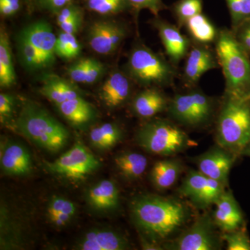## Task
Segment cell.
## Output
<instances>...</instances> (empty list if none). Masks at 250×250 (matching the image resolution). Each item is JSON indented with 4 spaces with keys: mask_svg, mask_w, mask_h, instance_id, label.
<instances>
[{
    "mask_svg": "<svg viewBox=\"0 0 250 250\" xmlns=\"http://www.w3.org/2000/svg\"><path fill=\"white\" fill-rule=\"evenodd\" d=\"M213 109L212 99L198 90L174 95L167 106L171 118L180 124L191 126H199L209 121Z\"/></svg>",
    "mask_w": 250,
    "mask_h": 250,
    "instance_id": "7",
    "label": "cell"
},
{
    "mask_svg": "<svg viewBox=\"0 0 250 250\" xmlns=\"http://www.w3.org/2000/svg\"><path fill=\"white\" fill-rule=\"evenodd\" d=\"M14 107V98L7 93L0 94V118L1 123L9 119Z\"/></svg>",
    "mask_w": 250,
    "mask_h": 250,
    "instance_id": "41",
    "label": "cell"
},
{
    "mask_svg": "<svg viewBox=\"0 0 250 250\" xmlns=\"http://www.w3.org/2000/svg\"><path fill=\"white\" fill-rule=\"evenodd\" d=\"M223 240L227 243L228 250H250V240L243 231H234L226 232Z\"/></svg>",
    "mask_w": 250,
    "mask_h": 250,
    "instance_id": "34",
    "label": "cell"
},
{
    "mask_svg": "<svg viewBox=\"0 0 250 250\" xmlns=\"http://www.w3.org/2000/svg\"><path fill=\"white\" fill-rule=\"evenodd\" d=\"M83 9L80 5L76 4L75 1L70 3L65 7L62 8V10L59 11L56 16H57V24L60 25L62 23L66 22L70 18L76 16L80 13L83 12Z\"/></svg>",
    "mask_w": 250,
    "mask_h": 250,
    "instance_id": "40",
    "label": "cell"
},
{
    "mask_svg": "<svg viewBox=\"0 0 250 250\" xmlns=\"http://www.w3.org/2000/svg\"><path fill=\"white\" fill-rule=\"evenodd\" d=\"M122 139L121 129L113 123H107L95 126L90 130L89 139L94 147L100 150H107Z\"/></svg>",
    "mask_w": 250,
    "mask_h": 250,
    "instance_id": "27",
    "label": "cell"
},
{
    "mask_svg": "<svg viewBox=\"0 0 250 250\" xmlns=\"http://www.w3.org/2000/svg\"><path fill=\"white\" fill-rule=\"evenodd\" d=\"M0 166L4 174L17 177L30 174L34 167L27 148L15 141L1 143Z\"/></svg>",
    "mask_w": 250,
    "mask_h": 250,
    "instance_id": "13",
    "label": "cell"
},
{
    "mask_svg": "<svg viewBox=\"0 0 250 250\" xmlns=\"http://www.w3.org/2000/svg\"><path fill=\"white\" fill-rule=\"evenodd\" d=\"M208 179L209 178L199 170L190 171L184 179L183 183L179 188V192L199 207L207 188Z\"/></svg>",
    "mask_w": 250,
    "mask_h": 250,
    "instance_id": "28",
    "label": "cell"
},
{
    "mask_svg": "<svg viewBox=\"0 0 250 250\" xmlns=\"http://www.w3.org/2000/svg\"><path fill=\"white\" fill-rule=\"evenodd\" d=\"M16 82L13 62L12 50L7 33L1 28L0 31V85L9 88Z\"/></svg>",
    "mask_w": 250,
    "mask_h": 250,
    "instance_id": "24",
    "label": "cell"
},
{
    "mask_svg": "<svg viewBox=\"0 0 250 250\" xmlns=\"http://www.w3.org/2000/svg\"><path fill=\"white\" fill-rule=\"evenodd\" d=\"M215 223L208 216L197 219L166 249L174 250H215L220 248V241L214 230Z\"/></svg>",
    "mask_w": 250,
    "mask_h": 250,
    "instance_id": "9",
    "label": "cell"
},
{
    "mask_svg": "<svg viewBox=\"0 0 250 250\" xmlns=\"http://www.w3.org/2000/svg\"><path fill=\"white\" fill-rule=\"evenodd\" d=\"M15 126L21 134L49 152L62 150L70 137L68 131L60 122L31 101L23 104Z\"/></svg>",
    "mask_w": 250,
    "mask_h": 250,
    "instance_id": "2",
    "label": "cell"
},
{
    "mask_svg": "<svg viewBox=\"0 0 250 250\" xmlns=\"http://www.w3.org/2000/svg\"><path fill=\"white\" fill-rule=\"evenodd\" d=\"M28 3V4H31L32 1H34V0H25Z\"/></svg>",
    "mask_w": 250,
    "mask_h": 250,
    "instance_id": "46",
    "label": "cell"
},
{
    "mask_svg": "<svg viewBox=\"0 0 250 250\" xmlns=\"http://www.w3.org/2000/svg\"><path fill=\"white\" fill-rule=\"evenodd\" d=\"M174 66L161 54L139 44L130 52L126 74L143 86H167L173 83L177 75Z\"/></svg>",
    "mask_w": 250,
    "mask_h": 250,
    "instance_id": "5",
    "label": "cell"
},
{
    "mask_svg": "<svg viewBox=\"0 0 250 250\" xmlns=\"http://www.w3.org/2000/svg\"><path fill=\"white\" fill-rule=\"evenodd\" d=\"M131 79L121 71H114L106 79L100 90V98L109 108H116L129 98L131 90Z\"/></svg>",
    "mask_w": 250,
    "mask_h": 250,
    "instance_id": "19",
    "label": "cell"
},
{
    "mask_svg": "<svg viewBox=\"0 0 250 250\" xmlns=\"http://www.w3.org/2000/svg\"><path fill=\"white\" fill-rule=\"evenodd\" d=\"M131 218L143 237L156 243L182 228L188 212L182 202L155 195L135 197L130 206Z\"/></svg>",
    "mask_w": 250,
    "mask_h": 250,
    "instance_id": "1",
    "label": "cell"
},
{
    "mask_svg": "<svg viewBox=\"0 0 250 250\" xmlns=\"http://www.w3.org/2000/svg\"><path fill=\"white\" fill-rule=\"evenodd\" d=\"M213 222L224 231L238 229L243 222V213L232 192L225 191L215 203Z\"/></svg>",
    "mask_w": 250,
    "mask_h": 250,
    "instance_id": "17",
    "label": "cell"
},
{
    "mask_svg": "<svg viewBox=\"0 0 250 250\" xmlns=\"http://www.w3.org/2000/svg\"><path fill=\"white\" fill-rule=\"evenodd\" d=\"M22 6V0H0V14L3 17H12L19 12Z\"/></svg>",
    "mask_w": 250,
    "mask_h": 250,
    "instance_id": "42",
    "label": "cell"
},
{
    "mask_svg": "<svg viewBox=\"0 0 250 250\" xmlns=\"http://www.w3.org/2000/svg\"><path fill=\"white\" fill-rule=\"evenodd\" d=\"M63 211H77L76 206L73 202L64 197H52L47 205V218H51Z\"/></svg>",
    "mask_w": 250,
    "mask_h": 250,
    "instance_id": "37",
    "label": "cell"
},
{
    "mask_svg": "<svg viewBox=\"0 0 250 250\" xmlns=\"http://www.w3.org/2000/svg\"><path fill=\"white\" fill-rule=\"evenodd\" d=\"M17 46L20 61L23 66L30 70L44 69L42 59L37 49L21 32L18 35Z\"/></svg>",
    "mask_w": 250,
    "mask_h": 250,
    "instance_id": "29",
    "label": "cell"
},
{
    "mask_svg": "<svg viewBox=\"0 0 250 250\" xmlns=\"http://www.w3.org/2000/svg\"><path fill=\"white\" fill-rule=\"evenodd\" d=\"M115 164L121 174L129 179H136L144 174L147 168V158L137 152H125L114 159Z\"/></svg>",
    "mask_w": 250,
    "mask_h": 250,
    "instance_id": "26",
    "label": "cell"
},
{
    "mask_svg": "<svg viewBox=\"0 0 250 250\" xmlns=\"http://www.w3.org/2000/svg\"><path fill=\"white\" fill-rule=\"evenodd\" d=\"M83 21V11L77 14L66 22L62 23L59 25L62 31L67 33V34H75L78 32L80 28L82 27Z\"/></svg>",
    "mask_w": 250,
    "mask_h": 250,
    "instance_id": "43",
    "label": "cell"
},
{
    "mask_svg": "<svg viewBox=\"0 0 250 250\" xmlns=\"http://www.w3.org/2000/svg\"><path fill=\"white\" fill-rule=\"evenodd\" d=\"M40 54L44 68L52 66L56 61L55 45L57 37L52 27L45 21L29 24L21 31Z\"/></svg>",
    "mask_w": 250,
    "mask_h": 250,
    "instance_id": "14",
    "label": "cell"
},
{
    "mask_svg": "<svg viewBox=\"0 0 250 250\" xmlns=\"http://www.w3.org/2000/svg\"><path fill=\"white\" fill-rule=\"evenodd\" d=\"M231 30L237 41L250 57V18Z\"/></svg>",
    "mask_w": 250,
    "mask_h": 250,
    "instance_id": "38",
    "label": "cell"
},
{
    "mask_svg": "<svg viewBox=\"0 0 250 250\" xmlns=\"http://www.w3.org/2000/svg\"><path fill=\"white\" fill-rule=\"evenodd\" d=\"M73 1L75 0H35V4L39 9L56 15Z\"/></svg>",
    "mask_w": 250,
    "mask_h": 250,
    "instance_id": "39",
    "label": "cell"
},
{
    "mask_svg": "<svg viewBox=\"0 0 250 250\" xmlns=\"http://www.w3.org/2000/svg\"><path fill=\"white\" fill-rule=\"evenodd\" d=\"M136 138L138 145L143 149L164 156L183 152L193 143L183 130L166 120H156L143 125Z\"/></svg>",
    "mask_w": 250,
    "mask_h": 250,
    "instance_id": "6",
    "label": "cell"
},
{
    "mask_svg": "<svg viewBox=\"0 0 250 250\" xmlns=\"http://www.w3.org/2000/svg\"><path fill=\"white\" fill-rule=\"evenodd\" d=\"M86 200L90 208L96 211H114L119 207L120 191L115 182L104 179L90 188Z\"/></svg>",
    "mask_w": 250,
    "mask_h": 250,
    "instance_id": "18",
    "label": "cell"
},
{
    "mask_svg": "<svg viewBox=\"0 0 250 250\" xmlns=\"http://www.w3.org/2000/svg\"><path fill=\"white\" fill-rule=\"evenodd\" d=\"M129 11L139 14L141 10H148L157 17L161 11L167 9L163 0H127Z\"/></svg>",
    "mask_w": 250,
    "mask_h": 250,
    "instance_id": "35",
    "label": "cell"
},
{
    "mask_svg": "<svg viewBox=\"0 0 250 250\" xmlns=\"http://www.w3.org/2000/svg\"><path fill=\"white\" fill-rule=\"evenodd\" d=\"M185 26L188 32L197 43L208 45L216 40L219 30L202 13L189 19Z\"/></svg>",
    "mask_w": 250,
    "mask_h": 250,
    "instance_id": "25",
    "label": "cell"
},
{
    "mask_svg": "<svg viewBox=\"0 0 250 250\" xmlns=\"http://www.w3.org/2000/svg\"><path fill=\"white\" fill-rule=\"evenodd\" d=\"M153 22L169 60L174 65H178L182 59L187 57L190 50V40L182 34L179 27L167 21L156 18Z\"/></svg>",
    "mask_w": 250,
    "mask_h": 250,
    "instance_id": "15",
    "label": "cell"
},
{
    "mask_svg": "<svg viewBox=\"0 0 250 250\" xmlns=\"http://www.w3.org/2000/svg\"><path fill=\"white\" fill-rule=\"evenodd\" d=\"M242 154H244V155L250 156V143L246 148H245L244 149H243V152H242Z\"/></svg>",
    "mask_w": 250,
    "mask_h": 250,
    "instance_id": "45",
    "label": "cell"
},
{
    "mask_svg": "<svg viewBox=\"0 0 250 250\" xmlns=\"http://www.w3.org/2000/svg\"><path fill=\"white\" fill-rule=\"evenodd\" d=\"M59 113L72 125L81 126L89 123L95 117V109L82 97L56 105Z\"/></svg>",
    "mask_w": 250,
    "mask_h": 250,
    "instance_id": "22",
    "label": "cell"
},
{
    "mask_svg": "<svg viewBox=\"0 0 250 250\" xmlns=\"http://www.w3.org/2000/svg\"><path fill=\"white\" fill-rule=\"evenodd\" d=\"M42 81L40 93L55 105L82 97L75 85L57 75H46Z\"/></svg>",
    "mask_w": 250,
    "mask_h": 250,
    "instance_id": "21",
    "label": "cell"
},
{
    "mask_svg": "<svg viewBox=\"0 0 250 250\" xmlns=\"http://www.w3.org/2000/svg\"><path fill=\"white\" fill-rule=\"evenodd\" d=\"M74 249L79 250H125L130 248L127 238L109 229H95L84 233Z\"/></svg>",
    "mask_w": 250,
    "mask_h": 250,
    "instance_id": "16",
    "label": "cell"
},
{
    "mask_svg": "<svg viewBox=\"0 0 250 250\" xmlns=\"http://www.w3.org/2000/svg\"><path fill=\"white\" fill-rule=\"evenodd\" d=\"M220 147L242 153L250 143V96L225 93L217 123Z\"/></svg>",
    "mask_w": 250,
    "mask_h": 250,
    "instance_id": "3",
    "label": "cell"
},
{
    "mask_svg": "<svg viewBox=\"0 0 250 250\" xmlns=\"http://www.w3.org/2000/svg\"><path fill=\"white\" fill-rule=\"evenodd\" d=\"M220 67L215 51L197 43L189 50L184 64L183 80L188 86L196 84L206 72Z\"/></svg>",
    "mask_w": 250,
    "mask_h": 250,
    "instance_id": "11",
    "label": "cell"
},
{
    "mask_svg": "<svg viewBox=\"0 0 250 250\" xmlns=\"http://www.w3.org/2000/svg\"><path fill=\"white\" fill-rule=\"evenodd\" d=\"M126 36V29L119 23L96 21L88 29V45L95 53L108 55L118 48Z\"/></svg>",
    "mask_w": 250,
    "mask_h": 250,
    "instance_id": "10",
    "label": "cell"
},
{
    "mask_svg": "<svg viewBox=\"0 0 250 250\" xmlns=\"http://www.w3.org/2000/svg\"><path fill=\"white\" fill-rule=\"evenodd\" d=\"M91 59L84 58L77 61L67 68V75L73 82L85 84Z\"/></svg>",
    "mask_w": 250,
    "mask_h": 250,
    "instance_id": "36",
    "label": "cell"
},
{
    "mask_svg": "<svg viewBox=\"0 0 250 250\" xmlns=\"http://www.w3.org/2000/svg\"><path fill=\"white\" fill-rule=\"evenodd\" d=\"M182 171V165L179 161L165 159L157 161L151 170V181L158 190H167L177 182Z\"/></svg>",
    "mask_w": 250,
    "mask_h": 250,
    "instance_id": "23",
    "label": "cell"
},
{
    "mask_svg": "<svg viewBox=\"0 0 250 250\" xmlns=\"http://www.w3.org/2000/svg\"><path fill=\"white\" fill-rule=\"evenodd\" d=\"M45 165L51 173L72 180H82L98 170L100 162L82 143H77L58 159L46 162Z\"/></svg>",
    "mask_w": 250,
    "mask_h": 250,
    "instance_id": "8",
    "label": "cell"
},
{
    "mask_svg": "<svg viewBox=\"0 0 250 250\" xmlns=\"http://www.w3.org/2000/svg\"><path fill=\"white\" fill-rule=\"evenodd\" d=\"M172 13L177 20L178 27L185 26L189 19L202 14L203 0H178L172 4Z\"/></svg>",
    "mask_w": 250,
    "mask_h": 250,
    "instance_id": "31",
    "label": "cell"
},
{
    "mask_svg": "<svg viewBox=\"0 0 250 250\" xmlns=\"http://www.w3.org/2000/svg\"><path fill=\"white\" fill-rule=\"evenodd\" d=\"M81 51L82 46L75 36L62 31L56 42V56L64 59H72L78 57Z\"/></svg>",
    "mask_w": 250,
    "mask_h": 250,
    "instance_id": "32",
    "label": "cell"
},
{
    "mask_svg": "<svg viewBox=\"0 0 250 250\" xmlns=\"http://www.w3.org/2000/svg\"><path fill=\"white\" fill-rule=\"evenodd\" d=\"M169 102L164 93L154 87L143 90L135 97L132 111L142 118H150L167 108Z\"/></svg>",
    "mask_w": 250,
    "mask_h": 250,
    "instance_id": "20",
    "label": "cell"
},
{
    "mask_svg": "<svg viewBox=\"0 0 250 250\" xmlns=\"http://www.w3.org/2000/svg\"><path fill=\"white\" fill-rule=\"evenodd\" d=\"M231 21V29L250 18V0H225Z\"/></svg>",
    "mask_w": 250,
    "mask_h": 250,
    "instance_id": "33",
    "label": "cell"
},
{
    "mask_svg": "<svg viewBox=\"0 0 250 250\" xmlns=\"http://www.w3.org/2000/svg\"><path fill=\"white\" fill-rule=\"evenodd\" d=\"M215 46L219 65L225 77V93L250 96V56L237 41L232 30H219Z\"/></svg>",
    "mask_w": 250,
    "mask_h": 250,
    "instance_id": "4",
    "label": "cell"
},
{
    "mask_svg": "<svg viewBox=\"0 0 250 250\" xmlns=\"http://www.w3.org/2000/svg\"><path fill=\"white\" fill-rule=\"evenodd\" d=\"M231 153L219 146L212 148L196 159L198 170L208 178L215 179L226 186L234 161Z\"/></svg>",
    "mask_w": 250,
    "mask_h": 250,
    "instance_id": "12",
    "label": "cell"
},
{
    "mask_svg": "<svg viewBox=\"0 0 250 250\" xmlns=\"http://www.w3.org/2000/svg\"><path fill=\"white\" fill-rule=\"evenodd\" d=\"M85 9L102 15L111 16L129 11L127 0H83Z\"/></svg>",
    "mask_w": 250,
    "mask_h": 250,
    "instance_id": "30",
    "label": "cell"
},
{
    "mask_svg": "<svg viewBox=\"0 0 250 250\" xmlns=\"http://www.w3.org/2000/svg\"><path fill=\"white\" fill-rule=\"evenodd\" d=\"M141 241L143 250H163V248H161V247L157 244V243L150 241V240L147 239V238H145V237H141Z\"/></svg>",
    "mask_w": 250,
    "mask_h": 250,
    "instance_id": "44",
    "label": "cell"
}]
</instances>
